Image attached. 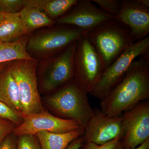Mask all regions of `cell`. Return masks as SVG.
<instances>
[{
    "label": "cell",
    "instance_id": "484cf974",
    "mask_svg": "<svg viewBox=\"0 0 149 149\" xmlns=\"http://www.w3.org/2000/svg\"><path fill=\"white\" fill-rule=\"evenodd\" d=\"M16 146L14 137L10 134L0 144V149H16Z\"/></svg>",
    "mask_w": 149,
    "mask_h": 149
},
{
    "label": "cell",
    "instance_id": "7402d4cb",
    "mask_svg": "<svg viewBox=\"0 0 149 149\" xmlns=\"http://www.w3.org/2000/svg\"><path fill=\"white\" fill-rule=\"evenodd\" d=\"M0 118L13 123L17 126L21 124L23 116L0 101Z\"/></svg>",
    "mask_w": 149,
    "mask_h": 149
},
{
    "label": "cell",
    "instance_id": "3957f363",
    "mask_svg": "<svg viewBox=\"0 0 149 149\" xmlns=\"http://www.w3.org/2000/svg\"><path fill=\"white\" fill-rule=\"evenodd\" d=\"M46 102L59 116L75 120L83 129L93 112L87 94L78 87L74 80L49 96Z\"/></svg>",
    "mask_w": 149,
    "mask_h": 149
},
{
    "label": "cell",
    "instance_id": "5b68a950",
    "mask_svg": "<svg viewBox=\"0 0 149 149\" xmlns=\"http://www.w3.org/2000/svg\"><path fill=\"white\" fill-rule=\"evenodd\" d=\"M148 53L149 36L133 43L104 71L90 95L101 100L125 77L133 61Z\"/></svg>",
    "mask_w": 149,
    "mask_h": 149
},
{
    "label": "cell",
    "instance_id": "1f68e13d",
    "mask_svg": "<svg viewBox=\"0 0 149 149\" xmlns=\"http://www.w3.org/2000/svg\"><path fill=\"white\" fill-rule=\"evenodd\" d=\"M0 12H1V11H0Z\"/></svg>",
    "mask_w": 149,
    "mask_h": 149
},
{
    "label": "cell",
    "instance_id": "ac0fdd59",
    "mask_svg": "<svg viewBox=\"0 0 149 149\" xmlns=\"http://www.w3.org/2000/svg\"><path fill=\"white\" fill-rule=\"evenodd\" d=\"M19 13L27 32L56 23L55 21L50 18L44 12L35 8L25 6Z\"/></svg>",
    "mask_w": 149,
    "mask_h": 149
},
{
    "label": "cell",
    "instance_id": "ba28073f",
    "mask_svg": "<svg viewBox=\"0 0 149 149\" xmlns=\"http://www.w3.org/2000/svg\"><path fill=\"white\" fill-rule=\"evenodd\" d=\"M84 130L75 120L57 117L47 111L24 116L23 120L15 128L14 135H35L41 131L65 133Z\"/></svg>",
    "mask_w": 149,
    "mask_h": 149
},
{
    "label": "cell",
    "instance_id": "f1b7e54d",
    "mask_svg": "<svg viewBox=\"0 0 149 149\" xmlns=\"http://www.w3.org/2000/svg\"><path fill=\"white\" fill-rule=\"evenodd\" d=\"M136 1L144 7L149 8V0H136Z\"/></svg>",
    "mask_w": 149,
    "mask_h": 149
},
{
    "label": "cell",
    "instance_id": "7a4b0ae2",
    "mask_svg": "<svg viewBox=\"0 0 149 149\" xmlns=\"http://www.w3.org/2000/svg\"><path fill=\"white\" fill-rule=\"evenodd\" d=\"M85 34L95 49L105 70L134 43L129 28L115 19L85 31Z\"/></svg>",
    "mask_w": 149,
    "mask_h": 149
},
{
    "label": "cell",
    "instance_id": "7c38bea8",
    "mask_svg": "<svg viewBox=\"0 0 149 149\" xmlns=\"http://www.w3.org/2000/svg\"><path fill=\"white\" fill-rule=\"evenodd\" d=\"M76 41L62 51L49 65L43 81L44 90L57 91L74 80L73 61Z\"/></svg>",
    "mask_w": 149,
    "mask_h": 149
},
{
    "label": "cell",
    "instance_id": "4fadbf2b",
    "mask_svg": "<svg viewBox=\"0 0 149 149\" xmlns=\"http://www.w3.org/2000/svg\"><path fill=\"white\" fill-rule=\"evenodd\" d=\"M115 19L129 28L134 43L148 36L149 8L136 0H120V9Z\"/></svg>",
    "mask_w": 149,
    "mask_h": 149
},
{
    "label": "cell",
    "instance_id": "9c48e42d",
    "mask_svg": "<svg viewBox=\"0 0 149 149\" xmlns=\"http://www.w3.org/2000/svg\"><path fill=\"white\" fill-rule=\"evenodd\" d=\"M59 25L56 28L30 38L27 48L41 54L61 52L85 32L71 25Z\"/></svg>",
    "mask_w": 149,
    "mask_h": 149
},
{
    "label": "cell",
    "instance_id": "4316f807",
    "mask_svg": "<svg viewBox=\"0 0 149 149\" xmlns=\"http://www.w3.org/2000/svg\"><path fill=\"white\" fill-rule=\"evenodd\" d=\"M83 136L75 139L71 142L65 149H80L83 145Z\"/></svg>",
    "mask_w": 149,
    "mask_h": 149
},
{
    "label": "cell",
    "instance_id": "f546056e",
    "mask_svg": "<svg viewBox=\"0 0 149 149\" xmlns=\"http://www.w3.org/2000/svg\"><path fill=\"white\" fill-rule=\"evenodd\" d=\"M6 14V13H5L0 12V22L3 19Z\"/></svg>",
    "mask_w": 149,
    "mask_h": 149
},
{
    "label": "cell",
    "instance_id": "2e32d148",
    "mask_svg": "<svg viewBox=\"0 0 149 149\" xmlns=\"http://www.w3.org/2000/svg\"><path fill=\"white\" fill-rule=\"evenodd\" d=\"M84 130L65 133L41 131L35 135L42 149H65L75 139L83 136Z\"/></svg>",
    "mask_w": 149,
    "mask_h": 149
},
{
    "label": "cell",
    "instance_id": "603a6c76",
    "mask_svg": "<svg viewBox=\"0 0 149 149\" xmlns=\"http://www.w3.org/2000/svg\"><path fill=\"white\" fill-rule=\"evenodd\" d=\"M18 137L16 149H42L35 135H22Z\"/></svg>",
    "mask_w": 149,
    "mask_h": 149
},
{
    "label": "cell",
    "instance_id": "d4e9b609",
    "mask_svg": "<svg viewBox=\"0 0 149 149\" xmlns=\"http://www.w3.org/2000/svg\"><path fill=\"white\" fill-rule=\"evenodd\" d=\"M17 126L10 120L0 118V144L13 132Z\"/></svg>",
    "mask_w": 149,
    "mask_h": 149
},
{
    "label": "cell",
    "instance_id": "6da1fadb",
    "mask_svg": "<svg viewBox=\"0 0 149 149\" xmlns=\"http://www.w3.org/2000/svg\"><path fill=\"white\" fill-rule=\"evenodd\" d=\"M133 61L122 81L101 100L100 109L109 116L120 115L149 98V53Z\"/></svg>",
    "mask_w": 149,
    "mask_h": 149
},
{
    "label": "cell",
    "instance_id": "277c9868",
    "mask_svg": "<svg viewBox=\"0 0 149 149\" xmlns=\"http://www.w3.org/2000/svg\"><path fill=\"white\" fill-rule=\"evenodd\" d=\"M73 66L74 82L85 94H90L105 70L85 32L76 41Z\"/></svg>",
    "mask_w": 149,
    "mask_h": 149
},
{
    "label": "cell",
    "instance_id": "e0dca14e",
    "mask_svg": "<svg viewBox=\"0 0 149 149\" xmlns=\"http://www.w3.org/2000/svg\"><path fill=\"white\" fill-rule=\"evenodd\" d=\"M27 33L19 12L6 13L0 22V42H15Z\"/></svg>",
    "mask_w": 149,
    "mask_h": 149
},
{
    "label": "cell",
    "instance_id": "5bb4252c",
    "mask_svg": "<svg viewBox=\"0 0 149 149\" xmlns=\"http://www.w3.org/2000/svg\"><path fill=\"white\" fill-rule=\"evenodd\" d=\"M0 101L24 117L17 85L6 65L0 71Z\"/></svg>",
    "mask_w": 149,
    "mask_h": 149
},
{
    "label": "cell",
    "instance_id": "ffe728a7",
    "mask_svg": "<svg viewBox=\"0 0 149 149\" xmlns=\"http://www.w3.org/2000/svg\"><path fill=\"white\" fill-rule=\"evenodd\" d=\"M98 5L100 8L115 18L118 15L120 9V0H92Z\"/></svg>",
    "mask_w": 149,
    "mask_h": 149
},
{
    "label": "cell",
    "instance_id": "83f0119b",
    "mask_svg": "<svg viewBox=\"0 0 149 149\" xmlns=\"http://www.w3.org/2000/svg\"><path fill=\"white\" fill-rule=\"evenodd\" d=\"M132 149H149V139L139 146Z\"/></svg>",
    "mask_w": 149,
    "mask_h": 149
},
{
    "label": "cell",
    "instance_id": "44dd1931",
    "mask_svg": "<svg viewBox=\"0 0 149 149\" xmlns=\"http://www.w3.org/2000/svg\"><path fill=\"white\" fill-rule=\"evenodd\" d=\"M123 137H118L103 145H97L90 142H83L80 149H124Z\"/></svg>",
    "mask_w": 149,
    "mask_h": 149
},
{
    "label": "cell",
    "instance_id": "9a60e30c",
    "mask_svg": "<svg viewBox=\"0 0 149 149\" xmlns=\"http://www.w3.org/2000/svg\"><path fill=\"white\" fill-rule=\"evenodd\" d=\"M77 0H24V6L32 7L42 11L51 19H57L67 13Z\"/></svg>",
    "mask_w": 149,
    "mask_h": 149
},
{
    "label": "cell",
    "instance_id": "30bf717a",
    "mask_svg": "<svg viewBox=\"0 0 149 149\" xmlns=\"http://www.w3.org/2000/svg\"><path fill=\"white\" fill-rule=\"evenodd\" d=\"M123 135L121 115L109 116L95 108L93 109V115L84 129L83 142L103 145L118 137L123 138Z\"/></svg>",
    "mask_w": 149,
    "mask_h": 149
},
{
    "label": "cell",
    "instance_id": "8992f818",
    "mask_svg": "<svg viewBox=\"0 0 149 149\" xmlns=\"http://www.w3.org/2000/svg\"><path fill=\"white\" fill-rule=\"evenodd\" d=\"M8 65L16 81L23 116L45 110L37 88L36 62L16 60Z\"/></svg>",
    "mask_w": 149,
    "mask_h": 149
},
{
    "label": "cell",
    "instance_id": "8fae6325",
    "mask_svg": "<svg viewBox=\"0 0 149 149\" xmlns=\"http://www.w3.org/2000/svg\"><path fill=\"white\" fill-rule=\"evenodd\" d=\"M113 19L95 5L92 1L80 0L55 22L58 25H71L87 31Z\"/></svg>",
    "mask_w": 149,
    "mask_h": 149
},
{
    "label": "cell",
    "instance_id": "52a82bcc",
    "mask_svg": "<svg viewBox=\"0 0 149 149\" xmlns=\"http://www.w3.org/2000/svg\"><path fill=\"white\" fill-rule=\"evenodd\" d=\"M121 116L124 149L135 148L149 139V100L139 103Z\"/></svg>",
    "mask_w": 149,
    "mask_h": 149
},
{
    "label": "cell",
    "instance_id": "cb8c5ba5",
    "mask_svg": "<svg viewBox=\"0 0 149 149\" xmlns=\"http://www.w3.org/2000/svg\"><path fill=\"white\" fill-rule=\"evenodd\" d=\"M24 6V0H0V11L6 13L19 12Z\"/></svg>",
    "mask_w": 149,
    "mask_h": 149
},
{
    "label": "cell",
    "instance_id": "4dcf8cb0",
    "mask_svg": "<svg viewBox=\"0 0 149 149\" xmlns=\"http://www.w3.org/2000/svg\"><path fill=\"white\" fill-rule=\"evenodd\" d=\"M6 65V63H1V64H0V71L2 70L5 67Z\"/></svg>",
    "mask_w": 149,
    "mask_h": 149
},
{
    "label": "cell",
    "instance_id": "d6986e66",
    "mask_svg": "<svg viewBox=\"0 0 149 149\" xmlns=\"http://www.w3.org/2000/svg\"><path fill=\"white\" fill-rule=\"evenodd\" d=\"M26 40L0 42V64L16 60H34L27 51Z\"/></svg>",
    "mask_w": 149,
    "mask_h": 149
}]
</instances>
